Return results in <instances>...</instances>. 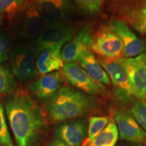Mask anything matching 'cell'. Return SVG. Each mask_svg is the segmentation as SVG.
I'll use <instances>...</instances> for the list:
<instances>
[{"label":"cell","instance_id":"16","mask_svg":"<svg viewBox=\"0 0 146 146\" xmlns=\"http://www.w3.org/2000/svg\"><path fill=\"white\" fill-rule=\"evenodd\" d=\"M63 46H56L37 52L36 66L38 73L42 75L62 69L64 62L61 58Z\"/></svg>","mask_w":146,"mask_h":146},{"label":"cell","instance_id":"21","mask_svg":"<svg viewBox=\"0 0 146 146\" xmlns=\"http://www.w3.org/2000/svg\"><path fill=\"white\" fill-rule=\"evenodd\" d=\"M35 0H0V13L9 17Z\"/></svg>","mask_w":146,"mask_h":146},{"label":"cell","instance_id":"27","mask_svg":"<svg viewBox=\"0 0 146 146\" xmlns=\"http://www.w3.org/2000/svg\"><path fill=\"white\" fill-rule=\"evenodd\" d=\"M141 17H146V1H145V5H144V6H143V10H142V11H141Z\"/></svg>","mask_w":146,"mask_h":146},{"label":"cell","instance_id":"24","mask_svg":"<svg viewBox=\"0 0 146 146\" xmlns=\"http://www.w3.org/2000/svg\"><path fill=\"white\" fill-rule=\"evenodd\" d=\"M131 114L139 125L146 132V104L137 102L131 108Z\"/></svg>","mask_w":146,"mask_h":146},{"label":"cell","instance_id":"26","mask_svg":"<svg viewBox=\"0 0 146 146\" xmlns=\"http://www.w3.org/2000/svg\"><path fill=\"white\" fill-rule=\"evenodd\" d=\"M48 146H68L58 139H54L49 143Z\"/></svg>","mask_w":146,"mask_h":146},{"label":"cell","instance_id":"12","mask_svg":"<svg viewBox=\"0 0 146 146\" xmlns=\"http://www.w3.org/2000/svg\"><path fill=\"white\" fill-rule=\"evenodd\" d=\"M43 21L62 23L73 9L72 0H35Z\"/></svg>","mask_w":146,"mask_h":146},{"label":"cell","instance_id":"28","mask_svg":"<svg viewBox=\"0 0 146 146\" xmlns=\"http://www.w3.org/2000/svg\"><path fill=\"white\" fill-rule=\"evenodd\" d=\"M141 18L142 20V23H143V27H145V29H146V17H141Z\"/></svg>","mask_w":146,"mask_h":146},{"label":"cell","instance_id":"3","mask_svg":"<svg viewBox=\"0 0 146 146\" xmlns=\"http://www.w3.org/2000/svg\"><path fill=\"white\" fill-rule=\"evenodd\" d=\"M9 18L16 33L25 39L38 37L43 28V20L35 1L29 3Z\"/></svg>","mask_w":146,"mask_h":146},{"label":"cell","instance_id":"30","mask_svg":"<svg viewBox=\"0 0 146 146\" xmlns=\"http://www.w3.org/2000/svg\"><path fill=\"white\" fill-rule=\"evenodd\" d=\"M133 146H143V145H141V144H139V143H137V145H133Z\"/></svg>","mask_w":146,"mask_h":146},{"label":"cell","instance_id":"9","mask_svg":"<svg viewBox=\"0 0 146 146\" xmlns=\"http://www.w3.org/2000/svg\"><path fill=\"white\" fill-rule=\"evenodd\" d=\"M94 37L91 27L84 26L70 41L63 46L61 51L62 61L65 63L79 61L84 53L90 50Z\"/></svg>","mask_w":146,"mask_h":146},{"label":"cell","instance_id":"18","mask_svg":"<svg viewBox=\"0 0 146 146\" xmlns=\"http://www.w3.org/2000/svg\"><path fill=\"white\" fill-rule=\"evenodd\" d=\"M118 139V131L116 124L110 120L103 131L91 142L81 146H115Z\"/></svg>","mask_w":146,"mask_h":146},{"label":"cell","instance_id":"14","mask_svg":"<svg viewBox=\"0 0 146 146\" xmlns=\"http://www.w3.org/2000/svg\"><path fill=\"white\" fill-rule=\"evenodd\" d=\"M64 76L59 71L42 75L29 87V91L41 101L50 100L61 88Z\"/></svg>","mask_w":146,"mask_h":146},{"label":"cell","instance_id":"31","mask_svg":"<svg viewBox=\"0 0 146 146\" xmlns=\"http://www.w3.org/2000/svg\"><path fill=\"white\" fill-rule=\"evenodd\" d=\"M145 145H146V142H145Z\"/></svg>","mask_w":146,"mask_h":146},{"label":"cell","instance_id":"29","mask_svg":"<svg viewBox=\"0 0 146 146\" xmlns=\"http://www.w3.org/2000/svg\"><path fill=\"white\" fill-rule=\"evenodd\" d=\"M3 17H4V15H3V14L0 13V25H1V24L2 23V22H3Z\"/></svg>","mask_w":146,"mask_h":146},{"label":"cell","instance_id":"22","mask_svg":"<svg viewBox=\"0 0 146 146\" xmlns=\"http://www.w3.org/2000/svg\"><path fill=\"white\" fill-rule=\"evenodd\" d=\"M73 1L78 10L88 15L99 13L103 3V0H73Z\"/></svg>","mask_w":146,"mask_h":146},{"label":"cell","instance_id":"23","mask_svg":"<svg viewBox=\"0 0 146 146\" xmlns=\"http://www.w3.org/2000/svg\"><path fill=\"white\" fill-rule=\"evenodd\" d=\"M0 146H14L7 125L4 107L0 101Z\"/></svg>","mask_w":146,"mask_h":146},{"label":"cell","instance_id":"13","mask_svg":"<svg viewBox=\"0 0 146 146\" xmlns=\"http://www.w3.org/2000/svg\"><path fill=\"white\" fill-rule=\"evenodd\" d=\"M114 121L121 139L139 144L146 142V132L139 125L133 116L117 110L114 113Z\"/></svg>","mask_w":146,"mask_h":146},{"label":"cell","instance_id":"4","mask_svg":"<svg viewBox=\"0 0 146 146\" xmlns=\"http://www.w3.org/2000/svg\"><path fill=\"white\" fill-rule=\"evenodd\" d=\"M120 60L127 70L133 95L146 104V54Z\"/></svg>","mask_w":146,"mask_h":146},{"label":"cell","instance_id":"11","mask_svg":"<svg viewBox=\"0 0 146 146\" xmlns=\"http://www.w3.org/2000/svg\"><path fill=\"white\" fill-rule=\"evenodd\" d=\"M109 27L122 40L124 46V56L127 58L136 57L146 50L144 42L133 33L123 21L113 19Z\"/></svg>","mask_w":146,"mask_h":146},{"label":"cell","instance_id":"8","mask_svg":"<svg viewBox=\"0 0 146 146\" xmlns=\"http://www.w3.org/2000/svg\"><path fill=\"white\" fill-rule=\"evenodd\" d=\"M62 74L68 83L89 94H100L104 90L102 84L94 81L86 71L75 62L64 64Z\"/></svg>","mask_w":146,"mask_h":146},{"label":"cell","instance_id":"20","mask_svg":"<svg viewBox=\"0 0 146 146\" xmlns=\"http://www.w3.org/2000/svg\"><path fill=\"white\" fill-rule=\"evenodd\" d=\"M16 87L15 76L12 70L6 66H0V95L12 92Z\"/></svg>","mask_w":146,"mask_h":146},{"label":"cell","instance_id":"6","mask_svg":"<svg viewBox=\"0 0 146 146\" xmlns=\"http://www.w3.org/2000/svg\"><path fill=\"white\" fill-rule=\"evenodd\" d=\"M90 50L103 58L119 59L124 56L122 40L109 27H102L94 35Z\"/></svg>","mask_w":146,"mask_h":146},{"label":"cell","instance_id":"15","mask_svg":"<svg viewBox=\"0 0 146 146\" xmlns=\"http://www.w3.org/2000/svg\"><path fill=\"white\" fill-rule=\"evenodd\" d=\"M86 120L78 119L60 125L55 131V135L68 146H81L87 132Z\"/></svg>","mask_w":146,"mask_h":146},{"label":"cell","instance_id":"10","mask_svg":"<svg viewBox=\"0 0 146 146\" xmlns=\"http://www.w3.org/2000/svg\"><path fill=\"white\" fill-rule=\"evenodd\" d=\"M99 62L108 75L114 86L117 88L119 94L129 98L132 96L129 76L127 70L119 59L100 57Z\"/></svg>","mask_w":146,"mask_h":146},{"label":"cell","instance_id":"5","mask_svg":"<svg viewBox=\"0 0 146 146\" xmlns=\"http://www.w3.org/2000/svg\"><path fill=\"white\" fill-rule=\"evenodd\" d=\"M11 69L14 75L23 83L36 78L38 73L33 51L25 45L14 49L11 54Z\"/></svg>","mask_w":146,"mask_h":146},{"label":"cell","instance_id":"7","mask_svg":"<svg viewBox=\"0 0 146 146\" xmlns=\"http://www.w3.org/2000/svg\"><path fill=\"white\" fill-rule=\"evenodd\" d=\"M74 31L70 26L62 23H47L42 29L36 40L37 52L56 46H64L70 41Z\"/></svg>","mask_w":146,"mask_h":146},{"label":"cell","instance_id":"1","mask_svg":"<svg viewBox=\"0 0 146 146\" xmlns=\"http://www.w3.org/2000/svg\"><path fill=\"white\" fill-rule=\"evenodd\" d=\"M5 110L18 146H32L46 124L43 110L25 91L9 96L5 100Z\"/></svg>","mask_w":146,"mask_h":146},{"label":"cell","instance_id":"17","mask_svg":"<svg viewBox=\"0 0 146 146\" xmlns=\"http://www.w3.org/2000/svg\"><path fill=\"white\" fill-rule=\"evenodd\" d=\"M78 62L94 81L106 85L110 83V79L106 72L90 50L84 53Z\"/></svg>","mask_w":146,"mask_h":146},{"label":"cell","instance_id":"19","mask_svg":"<svg viewBox=\"0 0 146 146\" xmlns=\"http://www.w3.org/2000/svg\"><path fill=\"white\" fill-rule=\"evenodd\" d=\"M109 122L110 119L108 116H93L89 118L87 137L84 140L81 145H87L96 138L106 127Z\"/></svg>","mask_w":146,"mask_h":146},{"label":"cell","instance_id":"2","mask_svg":"<svg viewBox=\"0 0 146 146\" xmlns=\"http://www.w3.org/2000/svg\"><path fill=\"white\" fill-rule=\"evenodd\" d=\"M92 107V101L81 91L68 86L61 87L47 107L49 119L60 123L80 117Z\"/></svg>","mask_w":146,"mask_h":146},{"label":"cell","instance_id":"25","mask_svg":"<svg viewBox=\"0 0 146 146\" xmlns=\"http://www.w3.org/2000/svg\"><path fill=\"white\" fill-rule=\"evenodd\" d=\"M10 40L6 34L0 31V64L4 63L9 58Z\"/></svg>","mask_w":146,"mask_h":146}]
</instances>
